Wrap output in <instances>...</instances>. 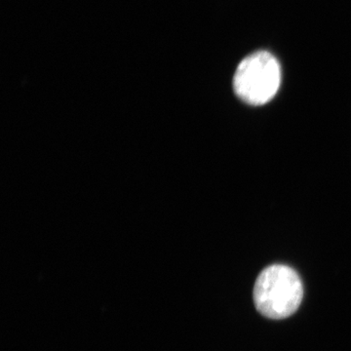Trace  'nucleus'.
I'll return each mask as SVG.
<instances>
[{
	"mask_svg": "<svg viewBox=\"0 0 351 351\" xmlns=\"http://www.w3.org/2000/svg\"><path fill=\"white\" fill-rule=\"evenodd\" d=\"M254 302L258 313L269 319H284L294 314L304 298L301 277L285 265H269L254 286Z\"/></svg>",
	"mask_w": 351,
	"mask_h": 351,
	"instance_id": "nucleus-1",
	"label": "nucleus"
},
{
	"mask_svg": "<svg viewBox=\"0 0 351 351\" xmlns=\"http://www.w3.org/2000/svg\"><path fill=\"white\" fill-rule=\"evenodd\" d=\"M281 83L280 64L267 51H258L242 60L233 77V89L240 100L251 106L269 103Z\"/></svg>",
	"mask_w": 351,
	"mask_h": 351,
	"instance_id": "nucleus-2",
	"label": "nucleus"
}]
</instances>
